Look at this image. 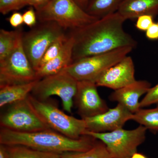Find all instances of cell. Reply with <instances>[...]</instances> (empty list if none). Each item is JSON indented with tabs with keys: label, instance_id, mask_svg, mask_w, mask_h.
<instances>
[{
	"label": "cell",
	"instance_id": "cell-1",
	"mask_svg": "<svg viewBox=\"0 0 158 158\" xmlns=\"http://www.w3.org/2000/svg\"><path fill=\"white\" fill-rule=\"evenodd\" d=\"M126 20L116 12L85 27L68 30L73 40V62L126 47L135 48L137 42L123 29Z\"/></svg>",
	"mask_w": 158,
	"mask_h": 158
},
{
	"label": "cell",
	"instance_id": "cell-2",
	"mask_svg": "<svg viewBox=\"0 0 158 158\" xmlns=\"http://www.w3.org/2000/svg\"><path fill=\"white\" fill-rule=\"evenodd\" d=\"M97 139L84 135L72 139L51 129L33 132L14 131L1 128L0 144L20 145L46 152L62 154L70 152L86 151L96 144Z\"/></svg>",
	"mask_w": 158,
	"mask_h": 158
},
{
	"label": "cell",
	"instance_id": "cell-3",
	"mask_svg": "<svg viewBox=\"0 0 158 158\" xmlns=\"http://www.w3.org/2000/svg\"><path fill=\"white\" fill-rule=\"evenodd\" d=\"M27 100L33 110L49 128L72 139H79L85 135L87 131L85 119L65 114L49 98L41 100L30 94Z\"/></svg>",
	"mask_w": 158,
	"mask_h": 158
},
{
	"label": "cell",
	"instance_id": "cell-4",
	"mask_svg": "<svg viewBox=\"0 0 158 158\" xmlns=\"http://www.w3.org/2000/svg\"><path fill=\"white\" fill-rule=\"evenodd\" d=\"M39 22H54L67 30L79 28L99 19L89 15L74 0H50L36 11Z\"/></svg>",
	"mask_w": 158,
	"mask_h": 158
},
{
	"label": "cell",
	"instance_id": "cell-5",
	"mask_svg": "<svg viewBox=\"0 0 158 158\" xmlns=\"http://www.w3.org/2000/svg\"><path fill=\"white\" fill-rule=\"evenodd\" d=\"M66 31L56 23L49 21L39 22L30 31L23 32L22 45L36 72L46 51Z\"/></svg>",
	"mask_w": 158,
	"mask_h": 158
},
{
	"label": "cell",
	"instance_id": "cell-6",
	"mask_svg": "<svg viewBox=\"0 0 158 158\" xmlns=\"http://www.w3.org/2000/svg\"><path fill=\"white\" fill-rule=\"evenodd\" d=\"M147 129L142 125L135 129H119L111 132L94 133L86 131L85 135L91 136L105 144L112 158H131L145 141Z\"/></svg>",
	"mask_w": 158,
	"mask_h": 158
},
{
	"label": "cell",
	"instance_id": "cell-7",
	"mask_svg": "<svg viewBox=\"0 0 158 158\" xmlns=\"http://www.w3.org/2000/svg\"><path fill=\"white\" fill-rule=\"evenodd\" d=\"M133 49L131 47H126L86 57L73 62L64 71L77 81L95 82L107 69L127 56Z\"/></svg>",
	"mask_w": 158,
	"mask_h": 158
},
{
	"label": "cell",
	"instance_id": "cell-8",
	"mask_svg": "<svg viewBox=\"0 0 158 158\" xmlns=\"http://www.w3.org/2000/svg\"><path fill=\"white\" fill-rule=\"evenodd\" d=\"M77 81L65 71L38 80L31 94L41 100L56 95L62 100L63 109L71 113L76 94Z\"/></svg>",
	"mask_w": 158,
	"mask_h": 158
},
{
	"label": "cell",
	"instance_id": "cell-9",
	"mask_svg": "<svg viewBox=\"0 0 158 158\" xmlns=\"http://www.w3.org/2000/svg\"><path fill=\"white\" fill-rule=\"evenodd\" d=\"M4 107L6 109L0 116L1 128L23 133L50 129L33 110L27 98Z\"/></svg>",
	"mask_w": 158,
	"mask_h": 158
},
{
	"label": "cell",
	"instance_id": "cell-10",
	"mask_svg": "<svg viewBox=\"0 0 158 158\" xmlns=\"http://www.w3.org/2000/svg\"><path fill=\"white\" fill-rule=\"evenodd\" d=\"M39 80L24 51L21 41L11 55L0 61V86L27 84Z\"/></svg>",
	"mask_w": 158,
	"mask_h": 158
},
{
	"label": "cell",
	"instance_id": "cell-11",
	"mask_svg": "<svg viewBox=\"0 0 158 158\" xmlns=\"http://www.w3.org/2000/svg\"><path fill=\"white\" fill-rule=\"evenodd\" d=\"M97 87L94 82H77L74 103L82 118L97 116L109 109L106 102L100 96Z\"/></svg>",
	"mask_w": 158,
	"mask_h": 158
},
{
	"label": "cell",
	"instance_id": "cell-12",
	"mask_svg": "<svg viewBox=\"0 0 158 158\" xmlns=\"http://www.w3.org/2000/svg\"><path fill=\"white\" fill-rule=\"evenodd\" d=\"M133 113L120 104L115 107L93 117L83 118L87 131L94 133L111 132L123 128L127 122L131 119Z\"/></svg>",
	"mask_w": 158,
	"mask_h": 158
},
{
	"label": "cell",
	"instance_id": "cell-13",
	"mask_svg": "<svg viewBox=\"0 0 158 158\" xmlns=\"http://www.w3.org/2000/svg\"><path fill=\"white\" fill-rule=\"evenodd\" d=\"M135 68L131 57L127 56L108 69L95 81L98 87L118 90L135 81Z\"/></svg>",
	"mask_w": 158,
	"mask_h": 158
},
{
	"label": "cell",
	"instance_id": "cell-14",
	"mask_svg": "<svg viewBox=\"0 0 158 158\" xmlns=\"http://www.w3.org/2000/svg\"><path fill=\"white\" fill-rule=\"evenodd\" d=\"M151 88V85L148 81H136L124 88L115 90L110 95V99L124 106L133 114L141 109L139 99Z\"/></svg>",
	"mask_w": 158,
	"mask_h": 158
},
{
	"label": "cell",
	"instance_id": "cell-15",
	"mask_svg": "<svg viewBox=\"0 0 158 158\" xmlns=\"http://www.w3.org/2000/svg\"><path fill=\"white\" fill-rule=\"evenodd\" d=\"M68 34V39L59 55L36 71L37 78L39 80L59 73L73 63V40Z\"/></svg>",
	"mask_w": 158,
	"mask_h": 158
},
{
	"label": "cell",
	"instance_id": "cell-16",
	"mask_svg": "<svg viewBox=\"0 0 158 158\" xmlns=\"http://www.w3.org/2000/svg\"><path fill=\"white\" fill-rule=\"evenodd\" d=\"M117 12L126 20L145 15L155 17L158 15V0H123Z\"/></svg>",
	"mask_w": 158,
	"mask_h": 158
},
{
	"label": "cell",
	"instance_id": "cell-17",
	"mask_svg": "<svg viewBox=\"0 0 158 158\" xmlns=\"http://www.w3.org/2000/svg\"><path fill=\"white\" fill-rule=\"evenodd\" d=\"M38 81L27 84L0 86V107L26 99Z\"/></svg>",
	"mask_w": 158,
	"mask_h": 158
},
{
	"label": "cell",
	"instance_id": "cell-18",
	"mask_svg": "<svg viewBox=\"0 0 158 158\" xmlns=\"http://www.w3.org/2000/svg\"><path fill=\"white\" fill-rule=\"evenodd\" d=\"M123 0H88L85 11L100 19L117 12Z\"/></svg>",
	"mask_w": 158,
	"mask_h": 158
},
{
	"label": "cell",
	"instance_id": "cell-19",
	"mask_svg": "<svg viewBox=\"0 0 158 158\" xmlns=\"http://www.w3.org/2000/svg\"><path fill=\"white\" fill-rule=\"evenodd\" d=\"M23 30L18 28L13 31L0 30V61L10 56L21 41Z\"/></svg>",
	"mask_w": 158,
	"mask_h": 158
},
{
	"label": "cell",
	"instance_id": "cell-20",
	"mask_svg": "<svg viewBox=\"0 0 158 158\" xmlns=\"http://www.w3.org/2000/svg\"><path fill=\"white\" fill-rule=\"evenodd\" d=\"M5 146L7 158H60L61 155L56 153L41 151L23 145H5Z\"/></svg>",
	"mask_w": 158,
	"mask_h": 158
},
{
	"label": "cell",
	"instance_id": "cell-21",
	"mask_svg": "<svg viewBox=\"0 0 158 158\" xmlns=\"http://www.w3.org/2000/svg\"><path fill=\"white\" fill-rule=\"evenodd\" d=\"M147 129L158 131V106L151 109H139L133 113L131 119Z\"/></svg>",
	"mask_w": 158,
	"mask_h": 158
},
{
	"label": "cell",
	"instance_id": "cell-22",
	"mask_svg": "<svg viewBox=\"0 0 158 158\" xmlns=\"http://www.w3.org/2000/svg\"><path fill=\"white\" fill-rule=\"evenodd\" d=\"M60 158H112L106 145L97 141L92 148L83 152H70L62 154Z\"/></svg>",
	"mask_w": 158,
	"mask_h": 158
},
{
	"label": "cell",
	"instance_id": "cell-23",
	"mask_svg": "<svg viewBox=\"0 0 158 158\" xmlns=\"http://www.w3.org/2000/svg\"><path fill=\"white\" fill-rule=\"evenodd\" d=\"M68 34L66 32L65 34L59 37L52 44L43 56L37 70L59 55L68 40Z\"/></svg>",
	"mask_w": 158,
	"mask_h": 158
},
{
	"label": "cell",
	"instance_id": "cell-24",
	"mask_svg": "<svg viewBox=\"0 0 158 158\" xmlns=\"http://www.w3.org/2000/svg\"><path fill=\"white\" fill-rule=\"evenodd\" d=\"M28 5V0H0V12L4 15Z\"/></svg>",
	"mask_w": 158,
	"mask_h": 158
},
{
	"label": "cell",
	"instance_id": "cell-25",
	"mask_svg": "<svg viewBox=\"0 0 158 158\" xmlns=\"http://www.w3.org/2000/svg\"><path fill=\"white\" fill-rule=\"evenodd\" d=\"M158 104V83L154 87L150 88L145 96L140 101V108Z\"/></svg>",
	"mask_w": 158,
	"mask_h": 158
},
{
	"label": "cell",
	"instance_id": "cell-26",
	"mask_svg": "<svg viewBox=\"0 0 158 158\" xmlns=\"http://www.w3.org/2000/svg\"><path fill=\"white\" fill-rule=\"evenodd\" d=\"M154 18V16L149 15L139 16L137 19L136 27L139 31L146 32L155 22Z\"/></svg>",
	"mask_w": 158,
	"mask_h": 158
},
{
	"label": "cell",
	"instance_id": "cell-27",
	"mask_svg": "<svg viewBox=\"0 0 158 158\" xmlns=\"http://www.w3.org/2000/svg\"><path fill=\"white\" fill-rule=\"evenodd\" d=\"M23 23L29 27L32 28L34 27L37 23V16L36 11L33 7L29 8L23 15Z\"/></svg>",
	"mask_w": 158,
	"mask_h": 158
},
{
	"label": "cell",
	"instance_id": "cell-28",
	"mask_svg": "<svg viewBox=\"0 0 158 158\" xmlns=\"http://www.w3.org/2000/svg\"><path fill=\"white\" fill-rule=\"evenodd\" d=\"M8 21L11 27L18 28L23 23V15L19 12H14L8 19Z\"/></svg>",
	"mask_w": 158,
	"mask_h": 158
},
{
	"label": "cell",
	"instance_id": "cell-29",
	"mask_svg": "<svg viewBox=\"0 0 158 158\" xmlns=\"http://www.w3.org/2000/svg\"><path fill=\"white\" fill-rule=\"evenodd\" d=\"M145 36L147 39L152 40H158V21L154 22L145 32Z\"/></svg>",
	"mask_w": 158,
	"mask_h": 158
},
{
	"label": "cell",
	"instance_id": "cell-30",
	"mask_svg": "<svg viewBox=\"0 0 158 158\" xmlns=\"http://www.w3.org/2000/svg\"><path fill=\"white\" fill-rule=\"evenodd\" d=\"M50 0H28L29 6L34 8L36 11L41 9Z\"/></svg>",
	"mask_w": 158,
	"mask_h": 158
},
{
	"label": "cell",
	"instance_id": "cell-31",
	"mask_svg": "<svg viewBox=\"0 0 158 158\" xmlns=\"http://www.w3.org/2000/svg\"><path fill=\"white\" fill-rule=\"evenodd\" d=\"M74 1L80 7L85 11L88 6V0H74Z\"/></svg>",
	"mask_w": 158,
	"mask_h": 158
},
{
	"label": "cell",
	"instance_id": "cell-32",
	"mask_svg": "<svg viewBox=\"0 0 158 158\" xmlns=\"http://www.w3.org/2000/svg\"><path fill=\"white\" fill-rule=\"evenodd\" d=\"M0 158H7L6 146L0 144Z\"/></svg>",
	"mask_w": 158,
	"mask_h": 158
},
{
	"label": "cell",
	"instance_id": "cell-33",
	"mask_svg": "<svg viewBox=\"0 0 158 158\" xmlns=\"http://www.w3.org/2000/svg\"><path fill=\"white\" fill-rule=\"evenodd\" d=\"M131 158H148L147 156L141 153H135Z\"/></svg>",
	"mask_w": 158,
	"mask_h": 158
},
{
	"label": "cell",
	"instance_id": "cell-34",
	"mask_svg": "<svg viewBox=\"0 0 158 158\" xmlns=\"http://www.w3.org/2000/svg\"></svg>",
	"mask_w": 158,
	"mask_h": 158
}]
</instances>
